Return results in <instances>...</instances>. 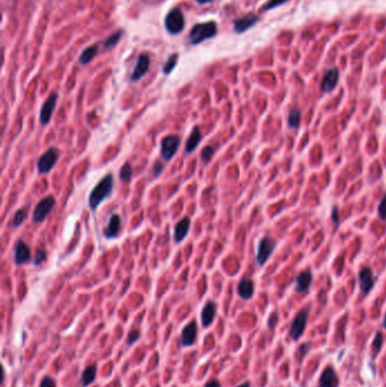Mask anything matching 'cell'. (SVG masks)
I'll use <instances>...</instances> for the list:
<instances>
[{"label": "cell", "mask_w": 386, "mask_h": 387, "mask_svg": "<svg viewBox=\"0 0 386 387\" xmlns=\"http://www.w3.org/2000/svg\"><path fill=\"white\" fill-rule=\"evenodd\" d=\"M237 292L241 299L244 300L251 299L255 292L254 281L250 278H243L240 280V282L238 283Z\"/></svg>", "instance_id": "cell-18"}, {"label": "cell", "mask_w": 386, "mask_h": 387, "mask_svg": "<svg viewBox=\"0 0 386 387\" xmlns=\"http://www.w3.org/2000/svg\"><path fill=\"white\" fill-rule=\"evenodd\" d=\"M185 16L182 10L179 8H174L167 14L164 20V26L169 33L172 35H177L182 33L185 28Z\"/></svg>", "instance_id": "cell-4"}, {"label": "cell", "mask_w": 386, "mask_h": 387, "mask_svg": "<svg viewBox=\"0 0 386 387\" xmlns=\"http://www.w3.org/2000/svg\"><path fill=\"white\" fill-rule=\"evenodd\" d=\"M189 228H190V218L189 217H183L182 220H180L178 223L176 224L175 231H174V240L176 243L183 241V239H185L187 235H188Z\"/></svg>", "instance_id": "cell-21"}, {"label": "cell", "mask_w": 386, "mask_h": 387, "mask_svg": "<svg viewBox=\"0 0 386 387\" xmlns=\"http://www.w3.org/2000/svg\"><path fill=\"white\" fill-rule=\"evenodd\" d=\"M216 315V304L214 301H207L205 303V306L203 307L201 313V322L202 326L203 327H208L213 321H214Z\"/></svg>", "instance_id": "cell-20"}, {"label": "cell", "mask_w": 386, "mask_h": 387, "mask_svg": "<svg viewBox=\"0 0 386 387\" xmlns=\"http://www.w3.org/2000/svg\"><path fill=\"white\" fill-rule=\"evenodd\" d=\"M97 55V45H92L86 48L84 51L82 52V55L79 56L78 62L82 64H88L95 58Z\"/></svg>", "instance_id": "cell-25"}, {"label": "cell", "mask_w": 386, "mask_h": 387, "mask_svg": "<svg viewBox=\"0 0 386 387\" xmlns=\"http://www.w3.org/2000/svg\"><path fill=\"white\" fill-rule=\"evenodd\" d=\"M121 227V218L119 214H113L111 215L109 223L103 230V236H106L107 239H114L118 236L119 231H120Z\"/></svg>", "instance_id": "cell-19"}, {"label": "cell", "mask_w": 386, "mask_h": 387, "mask_svg": "<svg viewBox=\"0 0 386 387\" xmlns=\"http://www.w3.org/2000/svg\"><path fill=\"white\" fill-rule=\"evenodd\" d=\"M276 247V241L271 236H263L259 240L257 246V252H256V261L259 266H264L268 263L270 257L273 255L274 250Z\"/></svg>", "instance_id": "cell-6"}, {"label": "cell", "mask_w": 386, "mask_h": 387, "mask_svg": "<svg viewBox=\"0 0 386 387\" xmlns=\"http://www.w3.org/2000/svg\"><path fill=\"white\" fill-rule=\"evenodd\" d=\"M383 327L386 329V313H385V316H384V320H383Z\"/></svg>", "instance_id": "cell-44"}, {"label": "cell", "mask_w": 386, "mask_h": 387, "mask_svg": "<svg viewBox=\"0 0 386 387\" xmlns=\"http://www.w3.org/2000/svg\"><path fill=\"white\" fill-rule=\"evenodd\" d=\"M301 121V111L298 108H292L287 117V124L290 129H298Z\"/></svg>", "instance_id": "cell-24"}, {"label": "cell", "mask_w": 386, "mask_h": 387, "mask_svg": "<svg viewBox=\"0 0 386 387\" xmlns=\"http://www.w3.org/2000/svg\"><path fill=\"white\" fill-rule=\"evenodd\" d=\"M238 387H250V383L245 382V383H243V384L239 385V386H238Z\"/></svg>", "instance_id": "cell-43"}, {"label": "cell", "mask_w": 386, "mask_h": 387, "mask_svg": "<svg viewBox=\"0 0 386 387\" xmlns=\"http://www.w3.org/2000/svg\"><path fill=\"white\" fill-rule=\"evenodd\" d=\"M56 200L52 196H46L45 198H42L35 206L34 212H33V222L35 223H41L45 220V217L48 216L51 212L53 207H55Z\"/></svg>", "instance_id": "cell-8"}, {"label": "cell", "mask_w": 386, "mask_h": 387, "mask_svg": "<svg viewBox=\"0 0 386 387\" xmlns=\"http://www.w3.org/2000/svg\"><path fill=\"white\" fill-rule=\"evenodd\" d=\"M205 387H221V384H220V382L213 379V381H210L208 383H206V384H205Z\"/></svg>", "instance_id": "cell-41"}, {"label": "cell", "mask_w": 386, "mask_h": 387, "mask_svg": "<svg viewBox=\"0 0 386 387\" xmlns=\"http://www.w3.org/2000/svg\"><path fill=\"white\" fill-rule=\"evenodd\" d=\"M139 336H140L139 331H137V329H133V331H131V333L128 334L127 344H129V345L134 344L137 341V340L139 339Z\"/></svg>", "instance_id": "cell-36"}, {"label": "cell", "mask_w": 386, "mask_h": 387, "mask_svg": "<svg viewBox=\"0 0 386 387\" xmlns=\"http://www.w3.org/2000/svg\"><path fill=\"white\" fill-rule=\"evenodd\" d=\"M163 169H164V167H163V164H162L160 161H157V162L154 163V166H153V169H152V175L153 177H155V178H158L159 175H160L161 173H162V171H163Z\"/></svg>", "instance_id": "cell-38"}, {"label": "cell", "mask_w": 386, "mask_h": 387, "mask_svg": "<svg viewBox=\"0 0 386 387\" xmlns=\"http://www.w3.org/2000/svg\"><path fill=\"white\" fill-rule=\"evenodd\" d=\"M202 141V132L200 127H194L192 134L187 139L186 145H185V150L186 153H193L195 150L197 149V146L200 145V143Z\"/></svg>", "instance_id": "cell-22"}, {"label": "cell", "mask_w": 386, "mask_h": 387, "mask_svg": "<svg viewBox=\"0 0 386 387\" xmlns=\"http://www.w3.org/2000/svg\"><path fill=\"white\" fill-rule=\"evenodd\" d=\"M31 249L23 240H19L14 247V261L17 266L26 264L31 259Z\"/></svg>", "instance_id": "cell-13"}, {"label": "cell", "mask_w": 386, "mask_h": 387, "mask_svg": "<svg viewBox=\"0 0 386 387\" xmlns=\"http://www.w3.org/2000/svg\"><path fill=\"white\" fill-rule=\"evenodd\" d=\"M258 21L259 19L257 15H255V14H247V15L240 17V19L233 22V30L236 33L241 34L251 28Z\"/></svg>", "instance_id": "cell-15"}, {"label": "cell", "mask_w": 386, "mask_h": 387, "mask_svg": "<svg viewBox=\"0 0 386 387\" xmlns=\"http://www.w3.org/2000/svg\"><path fill=\"white\" fill-rule=\"evenodd\" d=\"M309 317V308H302L300 311H298L294 320L291 322L289 328V336L292 341H299L304 335L307 327Z\"/></svg>", "instance_id": "cell-3"}, {"label": "cell", "mask_w": 386, "mask_h": 387, "mask_svg": "<svg viewBox=\"0 0 386 387\" xmlns=\"http://www.w3.org/2000/svg\"><path fill=\"white\" fill-rule=\"evenodd\" d=\"M276 322H277V315L273 314L272 316L270 317V320H269V327L271 329H274V327L276 326Z\"/></svg>", "instance_id": "cell-40"}, {"label": "cell", "mask_w": 386, "mask_h": 387, "mask_svg": "<svg viewBox=\"0 0 386 387\" xmlns=\"http://www.w3.org/2000/svg\"><path fill=\"white\" fill-rule=\"evenodd\" d=\"M384 336L382 334V332H377L375 334L373 342H371V352H373V357H377L380 354L382 347H383Z\"/></svg>", "instance_id": "cell-27"}, {"label": "cell", "mask_w": 386, "mask_h": 387, "mask_svg": "<svg viewBox=\"0 0 386 387\" xmlns=\"http://www.w3.org/2000/svg\"><path fill=\"white\" fill-rule=\"evenodd\" d=\"M197 338V325L196 322L192 321L182 328L180 335V343L182 346H190L196 341Z\"/></svg>", "instance_id": "cell-16"}, {"label": "cell", "mask_w": 386, "mask_h": 387, "mask_svg": "<svg viewBox=\"0 0 386 387\" xmlns=\"http://www.w3.org/2000/svg\"><path fill=\"white\" fill-rule=\"evenodd\" d=\"M46 259V252L45 249H38L35 253V256L33 258V265L34 266H39L43 261Z\"/></svg>", "instance_id": "cell-33"}, {"label": "cell", "mask_w": 386, "mask_h": 387, "mask_svg": "<svg viewBox=\"0 0 386 387\" xmlns=\"http://www.w3.org/2000/svg\"><path fill=\"white\" fill-rule=\"evenodd\" d=\"M197 3H200V5H206L208 2H212L213 0H195Z\"/></svg>", "instance_id": "cell-42"}, {"label": "cell", "mask_w": 386, "mask_h": 387, "mask_svg": "<svg viewBox=\"0 0 386 387\" xmlns=\"http://www.w3.org/2000/svg\"><path fill=\"white\" fill-rule=\"evenodd\" d=\"M313 283V273L309 270H305L298 274L295 278V292L307 293Z\"/></svg>", "instance_id": "cell-17"}, {"label": "cell", "mask_w": 386, "mask_h": 387, "mask_svg": "<svg viewBox=\"0 0 386 387\" xmlns=\"http://www.w3.org/2000/svg\"><path fill=\"white\" fill-rule=\"evenodd\" d=\"M114 179L113 173L106 174L99 182H97L95 187L92 189L91 194H90L89 197L90 210L95 212L97 207L101 205V203L111 195V193L114 191Z\"/></svg>", "instance_id": "cell-1"}, {"label": "cell", "mask_w": 386, "mask_h": 387, "mask_svg": "<svg viewBox=\"0 0 386 387\" xmlns=\"http://www.w3.org/2000/svg\"><path fill=\"white\" fill-rule=\"evenodd\" d=\"M180 136L168 135L162 138L161 141V156L164 161H171L172 157L178 152L180 146Z\"/></svg>", "instance_id": "cell-7"}, {"label": "cell", "mask_w": 386, "mask_h": 387, "mask_svg": "<svg viewBox=\"0 0 386 387\" xmlns=\"http://www.w3.org/2000/svg\"><path fill=\"white\" fill-rule=\"evenodd\" d=\"M178 59H179V55L178 53H172V55L169 57L167 62L163 64V67H162V71H163L164 75H169L172 73V70L175 69L177 64H178Z\"/></svg>", "instance_id": "cell-28"}, {"label": "cell", "mask_w": 386, "mask_h": 387, "mask_svg": "<svg viewBox=\"0 0 386 387\" xmlns=\"http://www.w3.org/2000/svg\"><path fill=\"white\" fill-rule=\"evenodd\" d=\"M59 156H60V152L58 149L50 148L48 150H45V152L39 157L37 162L39 173L40 174L49 173V172L55 168L57 162H58Z\"/></svg>", "instance_id": "cell-5"}, {"label": "cell", "mask_w": 386, "mask_h": 387, "mask_svg": "<svg viewBox=\"0 0 386 387\" xmlns=\"http://www.w3.org/2000/svg\"><path fill=\"white\" fill-rule=\"evenodd\" d=\"M332 221H333L334 224H338L339 221H340V217H339V212H338V207L333 206V210H332Z\"/></svg>", "instance_id": "cell-39"}, {"label": "cell", "mask_w": 386, "mask_h": 387, "mask_svg": "<svg viewBox=\"0 0 386 387\" xmlns=\"http://www.w3.org/2000/svg\"><path fill=\"white\" fill-rule=\"evenodd\" d=\"M339 77H340V73H339L338 68H330L325 74H324L322 85L323 93H331L333 89L337 87L339 83Z\"/></svg>", "instance_id": "cell-14"}, {"label": "cell", "mask_w": 386, "mask_h": 387, "mask_svg": "<svg viewBox=\"0 0 386 387\" xmlns=\"http://www.w3.org/2000/svg\"><path fill=\"white\" fill-rule=\"evenodd\" d=\"M215 150L212 148V146H205V148L202 150L201 152V160L203 163H208L211 162V160L214 156Z\"/></svg>", "instance_id": "cell-31"}, {"label": "cell", "mask_w": 386, "mask_h": 387, "mask_svg": "<svg viewBox=\"0 0 386 387\" xmlns=\"http://www.w3.org/2000/svg\"><path fill=\"white\" fill-rule=\"evenodd\" d=\"M96 377V366L90 365L86 367L82 372L81 377V384L83 387H88L89 385L93 384V382L95 381Z\"/></svg>", "instance_id": "cell-23"}, {"label": "cell", "mask_w": 386, "mask_h": 387, "mask_svg": "<svg viewBox=\"0 0 386 387\" xmlns=\"http://www.w3.org/2000/svg\"><path fill=\"white\" fill-rule=\"evenodd\" d=\"M288 1H289V0H270V1L264 6V9L270 10V9L276 8V7L283 5V3H286Z\"/></svg>", "instance_id": "cell-35"}, {"label": "cell", "mask_w": 386, "mask_h": 387, "mask_svg": "<svg viewBox=\"0 0 386 387\" xmlns=\"http://www.w3.org/2000/svg\"><path fill=\"white\" fill-rule=\"evenodd\" d=\"M310 349H312V343H309V342L301 344V345L298 347L297 353H295V358H297L299 364L302 363V360H304L306 356H307V354L309 353Z\"/></svg>", "instance_id": "cell-30"}, {"label": "cell", "mask_w": 386, "mask_h": 387, "mask_svg": "<svg viewBox=\"0 0 386 387\" xmlns=\"http://www.w3.org/2000/svg\"><path fill=\"white\" fill-rule=\"evenodd\" d=\"M40 387H57V385L55 379L50 377V376H45V377L42 378Z\"/></svg>", "instance_id": "cell-37"}, {"label": "cell", "mask_w": 386, "mask_h": 387, "mask_svg": "<svg viewBox=\"0 0 386 387\" xmlns=\"http://www.w3.org/2000/svg\"><path fill=\"white\" fill-rule=\"evenodd\" d=\"M340 386V378L335 371L333 366H327L319 376L317 387H339Z\"/></svg>", "instance_id": "cell-11"}, {"label": "cell", "mask_w": 386, "mask_h": 387, "mask_svg": "<svg viewBox=\"0 0 386 387\" xmlns=\"http://www.w3.org/2000/svg\"><path fill=\"white\" fill-rule=\"evenodd\" d=\"M378 215L383 221H386V194L382 197L380 205H378Z\"/></svg>", "instance_id": "cell-34"}, {"label": "cell", "mask_w": 386, "mask_h": 387, "mask_svg": "<svg viewBox=\"0 0 386 387\" xmlns=\"http://www.w3.org/2000/svg\"><path fill=\"white\" fill-rule=\"evenodd\" d=\"M25 218H26V213H25L24 210L16 211V213H15V215H14V217H13L12 227L13 228L21 227V225L23 224V222L25 221Z\"/></svg>", "instance_id": "cell-32"}, {"label": "cell", "mask_w": 386, "mask_h": 387, "mask_svg": "<svg viewBox=\"0 0 386 387\" xmlns=\"http://www.w3.org/2000/svg\"><path fill=\"white\" fill-rule=\"evenodd\" d=\"M358 281H359L360 291H362L363 295H368V293L374 289L375 284H376L377 278H375V275L370 267H363L360 270L358 274Z\"/></svg>", "instance_id": "cell-10"}, {"label": "cell", "mask_w": 386, "mask_h": 387, "mask_svg": "<svg viewBox=\"0 0 386 387\" xmlns=\"http://www.w3.org/2000/svg\"><path fill=\"white\" fill-rule=\"evenodd\" d=\"M133 175V168L131 166V163L126 162L124 166L121 167L120 171H119V178H120L121 181L128 182L132 179Z\"/></svg>", "instance_id": "cell-29"}, {"label": "cell", "mask_w": 386, "mask_h": 387, "mask_svg": "<svg viewBox=\"0 0 386 387\" xmlns=\"http://www.w3.org/2000/svg\"><path fill=\"white\" fill-rule=\"evenodd\" d=\"M150 66H151L150 56L146 55V53H142V55H139L138 58H137L134 70H133V73L131 75V81L137 82V81H139L140 78H143L144 75L149 71Z\"/></svg>", "instance_id": "cell-12"}, {"label": "cell", "mask_w": 386, "mask_h": 387, "mask_svg": "<svg viewBox=\"0 0 386 387\" xmlns=\"http://www.w3.org/2000/svg\"><path fill=\"white\" fill-rule=\"evenodd\" d=\"M122 35H124V30H118L116 32H114L113 34L109 35V37L106 39V41L103 43V48L108 50L116 46L118 44V42L121 40Z\"/></svg>", "instance_id": "cell-26"}, {"label": "cell", "mask_w": 386, "mask_h": 387, "mask_svg": "<svg viewBox=\"0 0 386 387\" xmlns=\"http://www.w3.org/2000/svg\"><path fill=\"white\" fill-rule=\"evenodd\" d=\"M57 101H58V94L56 92H52L51 94L48 96V99L45 100L40 110V124L41 125H48L49 121L51 120L53 110L57 106Z\"/></svg>", "instance_id": "cell-9"}, {"label": "cell", "mask_w": 386, "mask_h": 387, "mask_svg": "<svg viewBox=\"0 0 386 387\" xmlns=\"http://www.w3.org/2000/svg\"><path fill=\"white\" fill-rule=\"evenodd\" d=\"M218 33V25L214 21L204 22V23L195 24L189 33L190 44L197 45L208 39L214 38Z\"/></svg>", "instance_id": "cell-2"}]
</instances>
